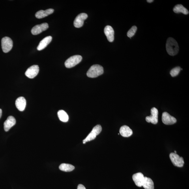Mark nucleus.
Segmentation results:
<instances>
[{"label":"nucleus","instance_id":"f257e3e1","mask_svg":"<svg viewBox=\"0 0 189 189\" xmlns=\"http://www.w3.org/2000/svg\"><path fill=\"white\" fill-rule=\"evenodd\" d=\"M166 48L167 53L171 56L177 55L179 51V46L177 42L171 37L169 38L167 40Z\"/></svg>","mask_w":189,"mask_h":189},{"label":"nucleus","instance_id":"f03ea898","mask_svg":"<svg viewBox=\"0 0 189 189\" xmlns=\"http://www.w3.org/2000/svg\"><path fill=\"white\" fill-rule=\"evenodd\" d=\"M104 73V68L98 64L91 66L87 73L88 77L90 78H95L102 75Z\"/></svg>","mask_w":189,"mask_h":189},{"label":"nucleus","instance_id":"7ed1b4c3","mask_svg":"<svg viewBox=\"0 0 189 189\" xmlns=\"http://www.w3.org/2000/svg\"><path fill=\"white\" fill-rule=\"evenodd\" d=\"M82 57L79 55H75L69 58L65 62V66L68 68L74 67L79 64L82 60Z\"/></svg>","mask_w":189,"mask_h":189},{"label":"nucleus","instance_id":"20e7f679","mask_svg":"<svg viewBox=\"0 0 189 189\" xmlns=\"http://www.w3.org/2000/svg\"><path fill=\"white\" fill-rule=\"evenodd\" d=\"M102 130V128L101 125H96L94 127L91 132L88 135L86 138L84 139L83 141L84 142L86 143L88 141L94 140L96 138V136L101 132Z\"/></svg>","mask_w":189,"mask_h":189},{"label":"nucleus","instance_id":"39448f33","mask_svg":"<svg viewBox=\"0 0 189 189\" xmlns=\"http://www.w3.org/2000/svg\"><path fill=\"white\" fill-rule=\"evenodd\" d=\"M169 157L174 166L179 167L183 166L184 164L183 158L180 157L177 153H171L169 154Z\"/></svg>","mask_w":189,"mask_h":189},{"label":"nucleus","instance_id":"423d86ee","mask_svg":"<svg viewBox=\"0 0 189 189\" xmlns=\"http://www.w3.org/2000/svg\"><path fill=\"white\" fill-rule=\"evenodd\" d=\"M2 47L4 53L9 52L13 47V41L11 39L8 37H5L2 40Z\"/></svg>","mask_w":189,"mask_h":189},{"label":"nucleus","instance_id":"0eeeda50","mask_svg":"<svg viewBox=\"0 0 189 189\" xmlns=\"http://www.w3.org/2000/svg\"><path fill=\"white\" fill-rule=\"evenodd\" d=\"M151 115L149 116L146 117V121L148 123H151L154 124H156L158 122V111L156 108H153L151 110Z\"/></svg>","mask_w":189,"mask_h":189},{"label":"nucleus","instance_id":"6e6552de","mask_svg":"<svg viewBox=\"0 0 189 189\" xmlns=\"http://www.w3.org/2000/svg\"><path fill=\"white\" fill-rule=\"evenodd\" d=\"M39 71V68L38 66H32L28 69L25 72V76L30 79H33L37 76Z\"/></svg>","mask_w":189,"mask_h":189},{"label":"nucleus","instance_id":"1a4fd4ad","mask_svg":"<svg viewBox=\"0 0 189 189\" xmlns=\"http://www.w3.org/2000/svg\"><path fill=\"white\" fill-rule=\"evenodd\" d=\"M48 25L47 23H42L34 26L31 30V33L34 35H38L42 32L46 30L48 28Z\"/></svg>","mask_w":189,"mask_h":189},{"label":"nucleus","instance_id":"9d476101","mask_svg":"<svg viewBox=\"0 0 189 189\" xmlns=\"http://www.w3.org/2000/svg\"><path fill=\"white\" fill-rule=\"evenodd\" d=\"M162 121L163 123L167 125H172L176 123L177 121L175 118L172 116L167 112L163 113Z\"/></svg>","mask_w":189,"mask_h":189},{"label":"nucleus","instance_id":"9b49d317","mask_svg":"<svg viewBox=\"0 0 189 189\" xmlns=\"http://www.w3.org/2000/svg\"><path fill=\"white\" fill-rule=\"evenodd\" d=\"M88 18V15L85 13L79 14L75 18L74 22V26L76 28L82 27L84 24V21Z\"/></svg>","mask_w":189,"mask_h":189},{"label":"nucleus","instance_id":"f8f14e48","mask_svg":"<svg viewBox=\"0 0 189 189\" xmlns=\"http://www.w3.org/2000/svg\"><path fill=\"white\" fill-rule=\"evenodd\" d=\"M132 179L137 186L139 187L143 186L145 177L142 173L139 172L134 174L132 176Z\"/></svg>","mask_w":189,"mask_h":189},{"label":"nucleus","instance_id":"ddd939ff","mask_svg":"<svg viewBox=\"0 0 189 189\" xmlns=\"http://www.w3.org/2000/svg\"><path fill=\"white\" fill-rule=\"evenodd\" d=\"M16 120L12 116H9L4 124V130L6 132L9 131L12 127L15 125Z\"/></svg>","mask_w":189,"mask_h":189},{"label":"nucleus","instance_id":"4468645a","mask_svg":"<svg viewBox=\"0 0 189 189\" xmlns=\"http://www.w3.org/2000/svg\"><path fill=\"white\" fill-rule=\"evenodd\" d=\"M104 33L107 39L110 42H112L114 39V31L110 26H107L104 29Z\"/></svg>","mask_w":189,"mask_h":189},{"label":"nucleus","instance_id":"2eb2a0df","mask_svg":"<svg viewBox=\"0 0 189 189\" xmlns=\"http://www.w3.org/2000/svg\"><path fill=\"white\" fill-rule=\"evenodd\" d=\"M16 106L17 108L20 111H23L26 106V102L25 98L23 97H20L16 101Z\"/></svg>","mask_w":189,"mask_h":189},{"label":"nucleus","instance_id":"dca6fc26","mask_svg":"<svg viewBox=\"0 0 189 189\" xmlns=\"http://www.w3.org/2000/svg\"><path fill=\"white\" fill-rule=\"evenodd\" d=\"M52 38L51 36H47L45 38L41 41L37 47L38 51H41L45 48L50 43L52 40Z\"/></svg>","mask_w":189,"mask_h":189},{"label":"nucleus","instance_id":"f3484780","mask_svg":"<svg viewBox=\"0 0 189 189\" xmlns=\"http://www.w3.org/2000/svg\"><path fill=\"white\" fill-rule=\"evenodd\" d=\"M54 11V10L52 8H49L45 11L41 10L36 13L35 16L36 18L42 19L53 14Z\"/></svg>","mask_w":189,"mask_h":189},{"label":"nucleus","instance_id":"a211bd4d","mask_svg":"<svg viewBox=\"0 0 189 189\" xmlns=\"http://www.w3.org/2000/svg\"><path fill=\"white\" fill-rule=\"evenodd\" d=\"M119 132L122 136L125 137H129L133 134L132 130L126 125L122 126L120 129Z\"/></svg>","mask_w":189,"mask_h":189},{"label":"nucleus","instance_id":"6ab92c4d","mask_svg":"<svg viewBox=\"0 0 189 189\" xmlns=\"http://www.w3.org/2000/svg\"><path fill=\"white\" fill-rule=\"evenodd\" d=\"M173 11L175 13H181L187 15L189 14L188 11L185 7L181 4H178L175 6L173 9Z\"/></svg>","mask_w":189,"mask_h":189},{"label":"nucleus","instance_id":"aec40b11","mask_svg":"<svg viewBox=\"0 0 189 189\" xmlns=\"http://www.w3.org/2000/svg\"><path fill=\"white\" fill-rule=\"evenodd\" d=\"M143 186L145 189H154L153 181L151 178L147 177H145V181Z\"/></svg>","mask_w":189,"mask_h":189},{"label":"nucleus","instance_id":"412c9836","mask_svg":"<svg viewBox=\"0 0 189 189\" xmlns=\"http://www.w3.org/2000/svg\"><path fill=\"white\" fill-rule=\"evenodd\" d=\"M59 168L62 171L68 172L73 170L75 167L72 165L63 163L60 165Z\"/></svg>","mask_w":189,"mask_h":189},{"label":"nucleus","instance_id":"4be33fe9","mask_svg":"<svg viewBox=\"0 0 189 189\" xmlns=\"http://www.w3.org/2000/svg\"><path fill=\"white\" fill-rule=\"evenodd\" d=\"M58 116L62 122H66L69 119L68 116L66 112L63 110H60L57 113Z\"/></svg>","mask_w":189,"mask_h":189},{"label":"nucleus","instance_id":"5701e85b","mask_svg":"<svg viewBox=\"0 0 189 189\" xmlns=\"http://www.w3.org/2000/svg\"><path fill=\"white\" fill-rule=\"evenodd\" d=\"M181 68L179 67H175L171 71L170 73L172 77H175L178 76L179 73Z\"/></svg>","mask_w":189,"mask_h":189},{"label":"nucleus","instance_id":"b1692460","mask_svg":"<svg viewBox=\"0 0 189 189\" xmlns=\"http://www.w3.org/2000/svg\"><path fill=\"white\" fill-rule=\"evenodd\" d=\"M137 30V27L136 26H133L128 31L127 33V36L128 37L131 38L134 36Z\"/></svg>","mask_w":189,"mask_h":189},{"label":"nucleus","instance_id":"393cba45","mask_svg":"<svg viewBox=\"0 0 189 189\" xmlns=\"http://www.w3.org/2000/svg\"><path fill=\"white\" fill-rule=\"evenodd\" d=\"M77 189H86L85 188V187L82 184H79L78 186V188Z\"/></svg>","mask_w":189,"mask_h":189},{"label":"nucleus","instance_id":"a878e982","mask_svg":"<svg viewBox=\"0 0 189 189\" xmlns=\"http://www.w3.org/2000/svg\"><path fill=\"white\" fill-rule=\"evenodd\" d=\"M154 1H153V0H147V2H148V3H152V2H153Z\"/></svg>","mask_w":189,"mask_h":189},{"label":"nucleus","instance_id":"bb28decb","mask_svg":"<svg viewBox=\"0 0 189 189\" xmlns=\"http://www.w3.org/2000/svg\"><path fill=\"white\" fill-rule=\"evenodd\" d=\"M2 109H0V119H1V117L2 116Z\"/></svg>","mask_w":189,"mask_h":189},{"label":"nucleus","instance_id":"cd10ccee","mask_svg":"<svg viewBox=\"0 0 189 189\" xmlns=\"http://www.w3.org/2000/svg\"><path fill=\"white\" fill-rule=\"evenodd\" d=\"M175 153H177V152H176L175 151Z\"/></svg>","mask_w":189,"mask_h":189}]
</instances>
